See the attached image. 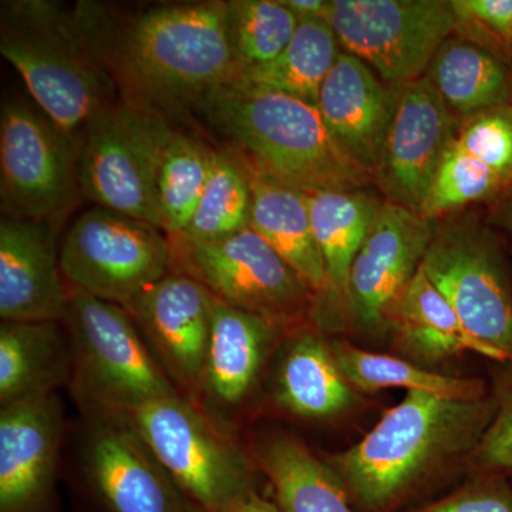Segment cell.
Wrapping results in <instances>:
<instances>
[{
    "label": "cell",
    "instance_id": "cell-1",
    "mask_svg": "<svg viewBox=\"0 0 512 512\" xmlns=\"http://www.w3.org/2000/svg\"><path fill=\"white\" fill-rule=\"evenodd\" d=\"M73 15L121 99L158 113L197 107L238 76L228 2L126 6L80 0Z\"/></svg>",
    "mask_w": 512,
    "mask_h": 512
},
{
    "label": "cell",
    "instance_id": "cell-2",
    "mask_svg": "<svg viewBox=\"0 0 512 512\" xmlns=\"http://www.w3.org/2000/svg\"><path fill=\"white\" fill-rule=\"evenodd\" d=\"M493 394L453 400L407 392L355 446L328 464L357 512H394L470 463L495 416Z\"/></svg>",
    "mask_w": 512,
    "mask_h": 512
},
{
    "label": "cell",
    "instance_id": "cell-3",
    "mask_svg": "<svg viewBox=\"0 0 512 512\" xmlns=\"http://www.w3.org/2000/svg\"><path fill=\"white\" fill-rule=\"evenodd\" d=\"M195 109L234 144L249 167L293 188L356 191L373 183L372 175L340 150L313 104L229 83Z\"/></svg>",
    "mask_w": 512,
    "mask_h": 512
},
{
    "label": "cell",
    "instance_id": "cell-4",
    "mask_svg": "<svg viewBox=\"0 0 512 512\" xmlns=\"http://www.w3.org/2000/svg\"><path fill=\"white\" fill-rule=\"evenodd\" d=\"M0 53L18 70L40 110L77 146L90 121L121 97L87 45L73 8L62 3L2 2Z\"/></svg>",
    "mask_w": 512,
    "mask_h": 512
},
{
    "label": "cell",
    "instance_id": "cell-5",
    "mask_svg": "<svg viewBox=\"0 0 512 512\" xmlns=\"http://www.w3.org/2000/svg\"><path fill=\"white\" fill-rule=\"evenodd\" d=\"M62 323L72 346L70 386L84 416L124 420L181 393L123 306L70 291Z\"/></svg>",
    "mask_w": 512,
    "mask_h": 512
},
{
    "label": "cell",
    "instance_id": "cell-6",
    "mask_svg": "<svg viewBox=\"0 0 512 512\" xmlns=\"http://www.w3.org/2000/svg\"><path fill=\"white\" fill-rule=\"evenodd\" d=\"M123 421L201 512H228L255 493L244 451L185 394L153 400Z\"/></svg>",
    "mask_w": 512,
    "mask_h": 512
},
{
    "label": "cell",
    "instance_id": "cell-7",
    "mask_svg": "<svg viewBox=\"0 0 512 512\" xmlns=\"http://www.w3.org/2000/svg\"><path fill=\"white\" fill-rule=\"evenodd\" d=\"M173 133L163 114L120 97L90 121L80 140L83 194L160 229L157 177Z\"/></svg>",
    "mask_w": 512,
    "mask_h": 512
},
{
    "label": "cell",
    "instance_id": "cell-8",
    "mask_svg": "<svg viewBox=\"0 0 512 512\" xmlns=\"http://www.w3.org/2000/svg\"><path fill=\"white\" fill-rule=\"evenodd\" d=\"M420 269L474 338L512 359V272L493 229L474 218L437 221Z\"/></svg>",
    "mask_w": 512,
    "mask_h": 512
},
{
    "label": "cell",
    "instance_id": "cell-9",
    "mask_svg": "<svg viewBox=\"0 0 512 512\" xmlns=\"http://www.w3.org/2000/svg\"><path fill=\"white\" fill-rule=\"evenodd\" d=\"M60 269L70 291L127 308L174 269V249L161 229L97 207L67 229Z\"/></svg>",
    "mask_w": 512,
    "mask_h": 512
},
{
    "label": "cell",
    "instance_id": "cell-10",
    "mask_svg": "<svg viewBox=\"0 0 512 512\" xmlns=\"http://www.w3.org/2000/svg\"><path fill=\"white\" fill-rule=\"evenodd\" d=\"M329 23L342 52L396 87L423 77L456 32L451 0H332Z\"/></svg>",
    "mask_w": 512,
    "mask_h": 512
},
{
    "label": "cell",
    "instance_id": "cell-11",
    "mask_svg": "<svg viewBox=\"0 0 512 512\" xmlns=\"http://www.w3.org/2000/svg\"><path fill=\"white\" fill-rule=\"evenodd\" d=\"M79 183V146L35 101L13 97L0 114V205L6 218L47 222Z\"/></svg>",
    "mask_w": 512,
    "mask_h": 512
},
{
    "label": "cell",
    "instance_id": "cell-12",
    "mask_svg": "<svg viewBox=\"0 0 512 512\" xmlns=\"http://www.w3.org/2000/svg\"><path fill=\"white\" fill-rule=\"evenodd\" d=\"M174 268L218 301L291 328L315 306L305 282L251 227L211 244H173Z\"/></svg>",
    "mask_w": 512,
    "mask_h": 512
},
{
    "label": "cell",
    "instance_id": "cell-13",
    "mask_svg": "<svg viewBox=\"0 0 512 512\" xmlns=\"http://www.w3.org/2000/svg\"><path fill=\"white\" fill-rule=\"evenodd\" d=\"M80 470L103 512H200L123 420L84 416Z\"/></svg>",
    "mask_w": 512,
    "mask_h": 512
},
{
    "label": "cell",
    "instance_id": "cell-14",
    "mask_svg": "<svg viewBox=\"0 0 512 512\" xmlns=\"http://www.w3.org/2000/svg\"><path fill=\"white\" fill-rule=\"evenodd\" d=\"M458 120L427 76L400 86L373 184L384 201L421 212Z\"/></svg>",
    "mask_w": 512,
    "mask_h": 512
},
{
    "label": "cell",
    "instance_id": "cell-15",
    "mask_svg": "<svg viewBox=\"0 0 512 512\" xmlns=\"http://www.w3.org/2000/svg\"><path fill=\"white\" fill-rule=\"evenodd\" d=\"M512 185V103L458 120L420 215L440 221L493 205Z\"/></svg>",
    "mask_w": 512,
    "mask_h": 512
},
{
    "label": "cell",
    "instance_id": "cell-16",
    "mask_svg": "<svg viewBox=\"0 0 512 512\" xmlns=\"http://www.w3.org/2000/svg\"><path fill=\"white\" fill-rule=\"evenodd\" d=\"M214 296L197 279L171 271L127 306L148 346L181 393L198 403Z\"/></svg>",
    "mask_w": 512,
    "mask_h": 512
},
{
    "label": "cell",
    "instance_id": "cell-17",
    "mask_svg": "<svg viewBox=\"0 0 512 512\" xmlns=\"http://www.w3.org/2000/svg\"><path fill=\"white\" fill-rule=\"evenodd\" d=\"M436 225L419 212L384 201L350 268L346 311L357 328L369 335L384 333V312L419 271Z\"/></svg>",
    "mask_w": 512,
    "mask_h": 512
},
{
    "label": "cell",
    "instance_id": "cell-18",
    "mask_svg": "<svg viewBox=\"0 0 512 512\" xmlns=\"http://www.w3.org/2000/svg\"><path fill=\"white\" fill-rule=\"evenodd\" d=\"M64 431L57 393L0 407V512H53Z\"/></svg>",
    "mask_w": 512,
    "mask_h": 512
},
{
    "label": "cell",
    "instance_id": "cell-19",
    "mask_svg": "<svg viewBox=\"0 0 512 512\" xmlns=\"http://www.w3.org/2000/svg\"><path fill=\"white\" fill-rule=\"evenodd\" d=\"M70 289L60 269V247L47 222H0L2 322H63Z\"/></svg>",
    "mask_w": 512,
    "mask_h": 512
},
{
    "label": "cell",
    "instance_id": "cell-20",
    "mask_svg": "<svg viewBox=\"0 0 512 512\" xmlns=\"http://www.w3.org/2000/svg\"><path fill=\"white\" fill-rule=\"evenodd\" d=\"M399 92L400 87L384 83L366 63L345 52L320 89L316 109L330 136L370 175L392 126Z\"/></svg>",
    "mask_w": 512,
    "mask_h": 512
},
{
    "label": "cell",
    "instance_id": "cell-21",
    "mask_svg": "<svg viewBox=\"0 0 512 512\" xmlns=\"http://www.w3.org/2000/svg\"><path fill=\"white\" fill-rule=\"evenodd\" d=\"M383 323L384 332L392 333L400 357L426 369L467 352L490 362L507 360L468 332L421 269L387 306Z\"/></svg>",
    "mask_w": 512,
    "mask_h": 512
},
{
    "label": "cell",
    "instance_id": "cell-22",
    "mask_svg": "<svg viewBox=\"0 0 512 512\" xmlns=\"http://www.w3.org/2000/svg\"><path fill=\"white\" fill-rule=\"evenodd\" d=\"M282 330L271 320L214 298L200 397L220 412L244 403Z\"/></svg>",
    "mask_w": 512,
    "mask_h": 512
},
{
    "label": "cell",
    "instance_id": "cell-23",
    "mask_svg": "<svg viewBox=\"0 0 512 512\" xmlns=\"http://www.w3.org/2000/svg\"><path fill=\"white\" fill-rule=\"evenodd\" d=\"M247 164V163H245ZM252 185L251 227L305 282L316 301H329L325 265L313 235L308 195L247 164Z\"/></svg>",
    "mask_w": 512,
    "mask_h": 512
},
{
    "label": "cell",
    "instance_id": "cell-24",
    "mask_svg": "<svg viewBox=\"0 0 512 512\" xmlns=\"http://www.w3.org/2000/svg\"><path fill=\"white\" fill-rule=\"evenodd\" d=\"M72 366L62 322L0 325V407L57 393L70 384Z\"/></svg>",
    "mask_w": 512,
    "mask_h": 512
},
{
    "label": "cell",
    "instance_id": "cell-25",
    "mask_svg": "<svg viewBox=\"0 0 512 512\" xmlns=\"http://www.w3.org/2000/svg\"><path fill=\"white\" fill-rule=\"evenodd\" d=\"M355 399L330 345L311 330L293 333L276 373L278 406L301 419L322 420L345 413Z\"/></svg>",
    "mask_w": 512,
    "mask_h": 512
},
{
    "label": "cell",
    "instance_id": "cell-26",
    "mask_svg": "<svg viewBox=\"0 0 512 512\" xmlns=\"http://www.w3.org/2000/svg\"><path fill=\"white\" fill-rule=\"evenodd\" d=\"M256 461L281 512H357L335 471L291 434L262 440Z\"/></svg>",
    "mask_w": 512,
    "mask_h": 512
},
{
    "label": "cell",
    "instance_id": "cell-27",
    "mask_svg": "<svg viewBox=\"0 0 512 512\" xmlns=\"http://www.w3.org/2000/svg\"><path fill=\"white\" fill-rule=\"evenodd\" d=\"M308 195L313 235L329 282V301L346 311L350 268L379 217L384 200L356 191H316Z\"/></svg>",
    "mask_w": 512,
    "mask_h": 512
},
{
    "label": "cell",
    "instance_id": "cell-28",
    "mask_svg": "<svg viewBox=\"0 0 512 512\" xmlns=\"http://www.w3.org/2000/svg\"><path fill=\"white\" fill-rule=\"evenodd\" d=\"M424 76L457 120L512 103L511 63L464 37H448Z\"/></svg>",
    "mask_w": 512,
    "mask_h": 512
},
{
    "label": "cell",
    "instance_id": "cell-29",
    "mask_svg": "<svg viewBox=\"0 0 512 512\" xmlns=\"http://www.w3.org/2000/svg\"><path fill=\"white\" fill-rule=\"evenodd\" d=\"M342 49L328 20H299L284 52L262 66L241 70L234 82L288 94L316 106L320 89Z\"/></svg>",
    "mask_w": 512,
    "mask_h": 512
},
{
    "label": "cell",
    "instance_id": "cell-30",
    "mask_svg": "<svg viewBox=\"0 0 512 512\" xmlns=\"http://www.w3.org/2000/svg\"><path fill=\"white\" fill-rule=\"evenodd\" d=\"M330 348L343 376L360 392L375 393L394 387L453 400H478L491 393L490 384L483 379L443 375L404 357L357 348L346 340H336Z\"/></svg>",
    "mask_w": 512,
    "mask_h": 512
},
{
    "label": "cell",
    "instance_id": "cell-31",
    "mask_svg": "<svg viewBox=\"0 0 512 512\" xmlns=\"http://www.w3.org/2000/svg\"><path fill=\"white\" fill-rule=\"evenodd\" d=\"M252 185L245 161L234 150H215L214 164L197 210L173 244L222 241L251 225Z\"/></svg>",
    "mask_w": 512,
    "mask_h": 512
},
{
    "label": "cell",
    "instance_id": "cell-32",
    "mask_svg": "<svg viewBox=\"0 0 512 512\" xmlns=\"http://www.w3.org/2000/svg\"><path fill=\"white\" fill-rule=\"evenodd\" d=\"M214 148L174 130L165 147L157 177L160 229L168 238L180 237L197 210L214 164Z\"/></svg>",
    "mask_w": 512,
    "mask_h": 512
},
{
    "label": "cell",
    "instance_id": "cell-33",
    "mask_svg": "<svg viewBox=\"0 0 512 512\" xmlns=\"http://www.w3.org/2000/svg\"><path fill=\"white\" fill-rule=\"evenodd\" d=\"M228 22L239 72L281 55L299 25L281 0H231Z\"/></svg>",
    "mask_w": 512,
    "mask_h": 512
},
{
    "label": "cell",
    "instance_id": "cell-34",
    "mask_svg": "<svg viewBox=\"0 0 512 512\" xmlns=\"http://www.w3.org/2000/svg\"><path fill=\"white\" fill-rule=\"evenodd\" d=\"M490 389L495 400V416L480 446L470 458L471 474H512V359L493 362Z\"/></svg>",
    "mask_w": 512,
    "mask_h": 512
},
{
    "label": "cell",
    "instance_id": "cell-35",
    "mask_svg": "<svg viewBox=\"0 0 512 512\" xmlns=\"http://www.w3.org/2000/svg\"><path fill=\"white\" fill-rule=\"evenodd\" d=\"M451 6L456 16L454 35L510 62L512 0H451Z\"/></svg>",
    "mask_w": 512,
    "mask_h": 512
},
{
    "label": "cell",
    "instance_id": "cell-36",
    "mask_svg": "<svg viewBox=\"0 0 512 512\" xmlns=\"http://www.w3.org/2000/svg\"><path fill=\"white\" fill-rule=\"evenodd\" d=\"M412 512H512L511 477L471 474L453 493Z\"/></svg>",
    "mask_w": 512,
    "mask_h": 512
},
{
    "label": "cell",
    "instance_id": "cell-37",
    "mask_svg": "<svg viewBox=\"0 0 512 512\" xmlns=\"http://www.w3.org/2000/svg\"><path fill=\"white\" fill-rule=\"evenodd\" d=\"M298 20H328L332 0H281Z\"/></svg>",
    "mask_w": 512,
    "mask_h": 512
},
{
    "label": "cell",
    "instance_id": "cell-38",
    "mask_svg": "<svg viewBox=\"0 0 512 512\" xmlns=\"http://www.w3.org/2000/svg\"><path fill=\"white\" fill-rule=\"evenodd\" d=\"M491 221L498 228L512 234V185L500 200L491 205Z\"/></svg>",
    "mask_w": 512,
    "mask_h": 512
},
{
    "label": "cell",
    "instance_id": "cell-39",
    "mask_svg": "<svg viewBox=\"0 0 512 512\" xmlns=\"http://www.w3.org/2000/svg\"><path fill=\"white\" fill-rule=\"evenodd\" d=\"M228 512H281L275 501L262 497L258 491L238 501Z\"/></svg>",
    "mask_w": 512,
    "mask_h": 512
},
{
    "label": "cell",
    "instance_id": "cell-40",
    "mask_svg": "<svg viewBox=\"0 0 512 512\" xmlns=\"http://www.w3.org/2000/svg\"><path fill=\"white\" fill-rule=\"evenodd\" d=\"M511 45H512V36H511Z\"/></svg>",
    "mask_w": 512,
    "mask_h": 512
},
{
    "label": "cell",
    "instance_id": "cell-41",
    "mask_svg": "<svg viewBox=\"0 0 512 512\" xmlns=\"http://www.w3.org/2000/svg\"><path fill=\"white\" fill-rule=\"evenodd\" d=\"M511 480H512V474H511Z\"/></svg>",
    "mask_w": 512,
    "mask_h": 512
}]
</instances>
